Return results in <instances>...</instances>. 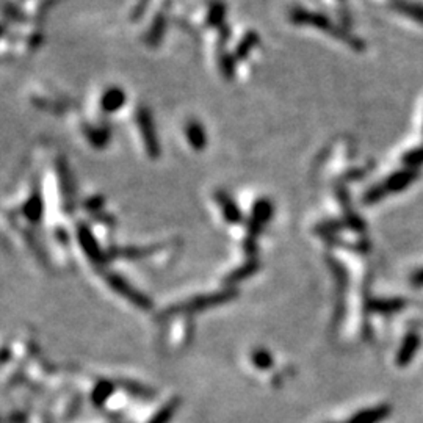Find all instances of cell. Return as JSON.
Instances as JSON below:
<instances>
[{
  "label": "cell",
  "instance_id": "6da1fadb",
  "mask_svg": "<svg viewBox=\"0 0 423 423\" xmlns=\"http://www.w3.org/2000/svg\"><path fill=\"white\" fill-rule=\"evenodd\" d=\"M136 121H138L141 128V136L143 140H145V146L147 154H149V157L152 158L158 157V154H160V146H158L156 128H154V121L149 112H147L146 108H141L140 112L136 113Z\"/></svg>",
  "mask_w": 423,
  "mask_h": 423
},
{
  "label": "cell",
  "instance_id": "7a4b0ae2",
  "mask_svg": "<svg viewBox=\"0 0 423 423\" xmlns=\"http://www.w3.org/2000/svg\"><path fill=\"white\" fill-rule=\"evenodd\" d=\"M125 101H128V96H125L123 88L110 86L101 97V107L106 113H114L123 108Z\"/></svg>",
  "mask_w": 423,
  "mask_h": 423
},
{
  "label": "cell",
  "instance_id": "3957f363",
  "mask_svg": "<svg viewBox=\"0 0 423 423\" xmlns=\"http://www.w3.org/2000/svg\"><path fill=\"white\" fill-rule=\"evenodd\" d=\"M185 135L186 140L193 147L195 151H202L206 149L207 146V134L204 130V125L201 123H197V121H190L189 124L185 125Z\"/></svg>",
  "mask_w": 423,
  "mask_h": 423
},
{
  "label": "cell",
  "instance_id": "277c9868",
  "mask_svg": "<svg viewBox=\"0 0 423 423\" xmlns=\"http://www.w3.org/2000/svg\"><path fill=\"white\" fill-rule=\"evenodd\" d=\"M257 44H259V35H257L256 32H250L248 35H246L241 43L239 44L237 47V58L243 60L246 55H248L252 49H254Z\"/></svg>",
  "mask_w": 423,
  "mask_h": 423
},
{
  "label": "cell",
  "instance_id": "5b68a950",
  "mask_svg": "<svg viewBox=\"0 0 423 423\" xmlns=\"http://www.w3.org/2000/svg\"><path fill=\"white\" fill-rule=\"evenodd\" d=\"M226 13V7L221 2H213L208 10V24L218 25L223 21V16Z\"/></svg>",
  "mask_w": 423,
  "mask_h": 423
}]
</instances>
